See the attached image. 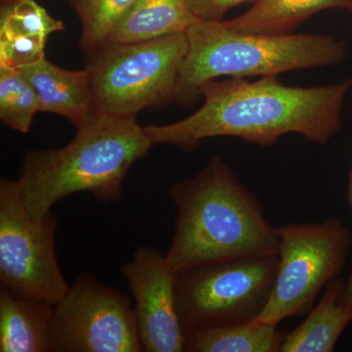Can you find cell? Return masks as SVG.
<instances>
[{"mask_svg":"<svg viewBox=\"0 0 352 352\" xmlns=\"http://www.w3.org/2000/svg\"><path fill=\"white\" fill-rule=\"evenodd\" d=\"M346 280L337 277L326 286L319 302L292 332L287 333L280 352H331L352 323V305L346 302Z\"/></svg>","mask_w":352,"mask_h":352,"instance_id":"cell-13","label":"cell"},{"mask_svg":"<svg viewBox=\"0 0 352 352\" xmlns=\"http://www.w3.org/2000/svg\"><path fill=\"white\" fill-rule=\"evenodd\" d=\"M52 212L32 219L17 180L0 182V282L1 286L55 305L69 285L58 261Z\"/></svg>","mask_w":352,"mask_h":352,"instance_id":"cell-8","label":"cell"},{"mask_svg":"<svg viewBox=\"0 0 352 352\" xmlns=\"http://www.w3.org/2000/svg\"><path fill=\"white\" fill-rule=\"evenodd\" d=\"M47 39L0 38V68L19 69L45 57Z\"/></svg>","mask_w":352,"mask_h":352,"instance_id":"cell-20","label":"cell"},{"mask_svg":"<svg viewBox=\"0 0 352 352\" xmlns=\"http://www.w3.org/2000/svg\"><path fill=\"white\" fill-rule=\"evenodd\" d=\"M138 0H75L72 3L82 24L80 47L87 52L107 43L113 27Z\"/></svg>","mask_w":352,"mask_h":352,"instance_id":"cell-18","label":"cell"},{"mask_svg":"<svg viewBox=\"0 0 352 352\" xmlns=\"http://www.w3.org/2000/svg\"><path fill=\"white\" fill-rule=\"evenodd\" d=\"M19 71L36 89L41 112L62 116L76 127L97 112L87 68L69 71L44 57Z\"/></svg>","mask_w":352,"mask_h":352,"instance_id":"cell-11","label":"cell"},{"mask_svg":"<svg viewBox=\"0 0 352 352\" xmlns=\"http://www.w3.org/2000/svg\"><path fill=\"white\" fill-rule=\"evenodd\" d=\"M329 9L352 12V0H256L247 12L224 22L235 32L289 34L315 14Z\"/></svg>","mask_w":352,"mask_h":352,"instance_id":"cell-15","label":"cell"},{"mask_svg":"<svg viewBox=\"0 0 352 352\" xmlns=\"http://www.w3.org/2000/svg\"><path fill=\"white\" fill-rule=\"evenodd\" d=\"M347 203H349V207L352 210V164L351 170H349V185H347V193H346ZM344 298L346 302L352 305V268L351 274H349V279L346 280V289L344 292Z\"/></svg>","mask_w":352,"mask_h":352,"instance_id":"cell-22","label":"cell"},{"mask_svg":"<svg viewBox=\"0 0 352 352\" xmlns=\"http://www.w3.org/2000/svg\"><path fill=\"white\" fill-rule=\"evenodd\" d=\"M198 21L187 0H138L113 27L107 43H144L182 34Z\"/></svg>","mask_w":352,"mask_h":352,"instance_id":"cell-14","label":"cell"},{"mask_svg":"<svg viewBox=\"0 0 352 352\" xmlns=\"http://www.w3.org/2000/svg\"><path fill=\"white\" fill-rule=\"evenodd\" d=\"M188 50L180 65L173 101L201 96L220 76H277L295 69L333 66L346 58V43L327 34H247L221 21H198L186 32Z\"/></svg>","mask_w":352,"mask_h":352,"instance_id":"cell-4","label":"cell"},{"mask_svg":"<svg viewBox=\"0 0 352 352\" xmlns=\"http://www.w3.org/2000/svg\"><path fill=\"white\" fill-rule=\"evenodd\" d=\"M18 0H1V6H11V4L15 3Z\"/></svg>","mask_w":352,"mask_h":352,"instance_id":"cell-23","label":"cell"},{"mask_svg":"<svg viewBox=\"0 0 352 352\" xmlns=\"http://www.w3.org/2000/svg\"><path fill=\"white\" fill-rule=\"evenodd\" d=\"M276 278L258 320L277 326L307 314L321 289L339 277L352 245L351 232L339 219L289 223L277 228Z\"/></svg>","mask_w":352,"mask_h":352,"instance_id":"cell-6","label":"cell"},{"mask_svg":"<svg viewBox=\"0 0 352 352\" xmlns=\"http://www.w3.org/2000/svg\"><path fill=\"white\" fill-rule=\"evenodd\" d=\"M41 102L19 69L0 68V120L14 131L28 133Z\"/></svg>","mask_w":352,"mask_h":352,"instance_id":"cell-17","label":"cell"},{"mask_svg":"<svg viewBox=\"0 0 352 352\" xmlns=\"http://www.w3.org/2000/svg\"><path fill=\"white\" fill-rule=\"evenodd\" d=\"M62 31H65L63 23L34 0H18L11 6H1L0 38L47 39L53 32Z\"/></svg>","mask_w":352,"mask_h":352,"instance_id":"cell-19","label":"cell"},{"mask_svg":"<svg viewBox=\"0 0 352 352\" xmlns=\"http://www.w3.org/2000/svg\"><path fill=\"white\" fill-rule=\"evenodd\" d=\"M53 352L144 351L126 296L82 273L54 305Z\"/></svg>","mask_w":352,"mask_h":352,"instance_id":"cell-9","label":"cell"},{"mask_svg":"<svg viewBox=\"0 0 352 352\" xmlns=\"http://www.w3.org/2000/svg\"><path fill=\"white\" fill-rule=\"evenodd\" d=\"M256 0H187L190 11L200 21H221L235 7Z\"/></svg>","mask_w":352,"mask_h":352,"instance_id":"cell-21","label":"cell"},{"mask_svg":"<svg viewBox=\"0 0 352 352\" xmlns=\"http://www.w3.org/2000/svg\"><path fill=\"white\" fill-rule=\"evenodd\" d=\"M176 217L166 254L178 274L192 268L278 256L279 236L264 217L256 196L222 157L214 156L194 177L168 191Z\"/></svg>","mask_w":352,"mask_h":352,"instance_id":"cell-2","label":"cell"},{"mask_svg":"<svg viewBox=\"0 0 352 352\" xmlns=\"http://www.w3.org/2000/svg\"><path fill=\"white\" fill-rule=\"evenodd\" d=\"M54 305L0 286V351L53 352Z\"/></svg>","mask_w":352,"mask_h":352,"instance_id":"cell-12","label":"cell"},{"mask_svg":"<svg viewBox=\"0 0 352 352\" xmlns=\"http://www.w3.org/2000/svg\"><path fill=\"white\" fill-rule=\"evenodd\" d=\"M76 129L68 145L25 154L17 182L32 219H43L74 194L87 192L101 203L122 200L127 173L154 146L135 119L96 112Z\"/></svg>","mask_w":352,"mask_h":352,"instance_id":"cell-3","label":"cell"},{"mask_svg":"<svg viewBox=\"0 0 352 352\" xmlns=\"http://www.w3.org/2000/svg\"><path fill=\"white\" fill-rule=\"evenodd\" d=\"M287 333L258 320L226 324L185 336L184 351L280 352Z\"/></svg>","mask_w":352,"mask_h":352,"instance_id":"cell-16","label":"cell"},{"mask_svg":"<svg viewBox=\"0 0 352 352\" xmlns=\"http://www.w3.org/2000/svg\"><path fill=\"white\" fill-rule=\"evenodd\" d=\"M134 300L139 337L146 352L184 351L185 333L176 307V276L166 254L140 247L122 266Z\"/></svg>","mask_w":352,"mask_h":352,"instance_id":"cell-10","label":"cell"},{"mask_svg":"<svg viewBox=\"0 0 352 352\" xmlns=\"http://www.w3.org/2000/svg\"><path fill=\"white\" fill-rule=\"evenodd\" d=\"M188 50L186 32L132 44L106 43L87 66L97 112L135 119L143 109L173 101Z\"/></svg>","mask_w":352,"mask_h":352,"instance_id":"cell-5","label":"cell"},{"mask_svg":"<svg viewBox=\"0 0 352 352\" xmlns=\"http://www.w3.org/2000/svg\"><path fill=\"white\" fill-rule=\"evenodd\" d=\"M277 256L201 266L176 276V307L187 333L256 320L270 300Z\"/></svg>","mask_w":352,"mask_h":352,"instance_id":"cell-7","label":"cell"},{"mask_svg":"<svg viewBox=\"0 0 352 352\" xmlns=\"http://www.w3.org/2000/svg\"><path fill=\"white\" fill-rule=\"evenodd\" d=\"M352 78L324 87H289L277 76L212 80L201 90V107L173 124L144 126L153 145L193 151L204 139L236 138L271 146L289 133L327 144L342 127L344 99Z\"/></svg>","mask_w":352,"mask_h":352,"instance_id":"cell-1","label":"cell"}]
</instances>
